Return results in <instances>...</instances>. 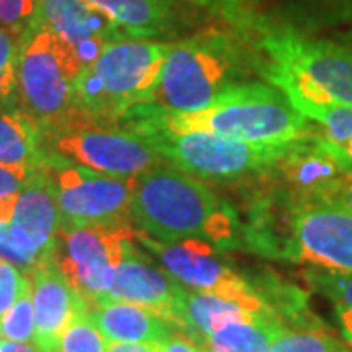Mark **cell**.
<instances>
[{
    "mask_svg": "<svg viewBox=\"0 0 352 352\" xmlns=\"http://www.w3.org/2000/svg\"><path fill=\"white\" fill-rule=\"evenodd\" d=\"M127 124H149L170 131H208L223 138L263 145H288L317 133L288 96L270 82H239L226 88L200 112H168L149 102L131 108L120 120Z\"/></svg>",
    "mask_w": 352,
    "mask_h": 352,
    "instance_id": "6da1fadb",
    "label": "cell"
},
{
    "mask_svg": "<svg viewBox=\"0 0 352 352\" xmlns=\"http://www.w3.org/2000/svg\"><path fill=\"white\" fill-rule=\"evenodd\" d=\"M129 219L141 233L163 243L201 239L233 247L239 231L235 214L204 182L166 166L135 176Z\"/></svg>",
    "mask_w": 352,
    "mask_h": 352,
    "instance_id": "7a4b0ae2",
    "label": "cell"
},
{
    "mask_svg": "<svg viewBox=\"0 0 352 352\" xmlns=\"http://www.w3.org/2000/svg\"><path fill=\"white\" fill-rule=\"evenodd\" d=\"M252 50L258 55V73L298 110L307 104L352 106L351 47L266 20Z\"/></svg>",
    "mask_w": 352,
    "mask_h": 352,
    "instance_id": "3957f363",
    "label": "cell"
},
{
    "mask_svg": "<svg viewBox=\"0 0 352 352\" xmlns=\"http://www.w3.org/2000/svg\"><path fill=\"white\" fill-rule=\"evenodd\" d=\"M252 71H258V55L247 41L231 30L208 28L173 43L153 102L168 112H200Z\"/></svg>",
    "mask_w": 352,
    "mask_h": 352,
    "instance_id": "277c9868",
    "label": "cell"
},
{
    "mask_svg": "<svg viewBox=\"0 0 352 352\" xmlns=\"http://www.w3.org/2000/svg\"><path fill=\"white\" fill-rule=\"evenodd\" d=\"M173 41L120 39L108 43L75 80V122H116L131 108L149 104L161 80Z\"/></svg>",
    "mask_w": 352,
    "mask_h": 352,
    "instance_id": "5b68a950",
    "label": "cell"
},
{
    "mask_svg": "<svg viewBox=\"0 0 352 352\" xmlns=\"http://www.w3.org/2000/svg\"><path fill=\"white\" fill-rule=\"evenodd\" d=\"M122 127L147 141L164 163L173 164V168L212 182L245 180L254 175L268 176L289 147V143L263 145L208 131H170L149 124Z\"/></svg>",
    "mask_w": 352,
    "mask_h": 352,
    "instance_id": "8992f818",
    "label": "cell"
},
{
    "mask_svg": "<svg viewBox=\"0 0 352 352\" xmlns=\"http://www.w3.org/2000/svg\"><path fill=\"white\" fill-rule=\"evenodd\" d=\"M80 71L75 53L47 28H25L18 47L16 98L41 133L76 120L75 80Z\"/></svg>",
    "mask_w": 352,
    "mask_h": 352,
    "instance_id": "52a82bcc",
    "label": "cell"
},
{
    "mask_svg": "<svg viewBox=\"0 0 352 352\" xmlns=\"http://www.w3.org/2000/svg\"><path fill=\"white\" fill-rule=\"evenodd\" d=\"M127 226H67L61 223L50 256L67 282L94 305L112 286L118 264L133 245Z\"/></svg>",
    "mask_w": 352,
    "mask_h": 352,
    "instance_id": "ba28073f",
    "label": "cell"
},
{
    "mask_svg": "<svg viewBox=\"0 0 352 352\" xmlns=\"http://www.w3.org/2000/svg\"><path fill=\"white\" fill-rule=\"evenodd\" d=\"M286 196V194H284ZM278 261L352 272V214L329 204H296L286 196Z\"/></svg>",
    "mask_w": 352,
    "mask_h": 352,
    "instance_id": "9c48e42d",
    "label": "cell"
},
{
    "mask_svg": "<svg viewBox=\"0 0 352 352\" xmlns=\"http://www.w3.org/2000/svg\"><path fill=\"white\" fill-rule=\"evenodd\" d=\"M55 190L61 223L126 226L135 176H110L47 153L41 164Z\"/></svg>",
    "mask_w": 352,
    "mask_h": 352,
    "instance_id": "30bf717a",
    "label": "cell"
},
{
    "mask_svg": "<svg viewBox=\"0 0 352 352\" xmlns=\"http://www.w3.org/2000/svg\"><path fill=\"white\" fill-rule=\"evenodd\" d=\"M45 151L85 168L110 176H139L164 163L147 141L127 131L100 124L69 122L43 133Z\"/></svg>",
    "mask_w": 352,
    "mask_h": 352,
    "instance_id": "8fae6325",
    "label": "cell"
},
{
    "mask_svg": "<svg viewBox=\"0 0 352 352\" xmlns=\"http://www.w3.org/2000/svg\"><path fill=\"white\" fill-rule=\"evenodd\" d=\"M135 239L143 247H147L159 258V263L163 264L164 270L176 278L182 286L198 292H212L221 298L239 302L252 314L276 315L272 307L264 302L254 284L237 274L217 254V247H214L212 243L201 239L163 243V241L151 239L141 231L135 233Z\"/></svg>",
    "mask_w": 352,
    "mask_h": 352,
    "instance_id": "7c38bea8",
    "label": "cell"
},
{
    "mask_svg": "<svg viewBox=\"0 0 352 352\" xmlns=\"http://www.w3.org/2000/svg\"><path fill=\"white\" fill-rule=\"evenodd\" d=\"M30 24L47 28L75 53L82 69L94 63L112 41L131 39L108 16L90 8L85 0H39Z\"/></svg>",
    "mask_w": 352,
    "mask_h": 352,
    "instance_id": "4fadbf2b",
    "label": "cell"
},
{
    "mask_svg": "<svg viewBox=\"0 0 352 352\" xmlns=\"http://www.w3.org/2000/svg\"><path fill=\"white\" fill-rule=\"evenodd\" d=\"M270 175L280 178V190L296 204H321L331 190L351 175L329 149L323 133L289 143ZM268 175V176H270Z\"/></svg>",
    "mask_w": 352,
    "mask_h": 352,
    "instance_id": "5bb4252c",
    "label": "cell"
},
{
    "mask_svg": "<svg viewBox=\"0 0 352 352\" xmlns=\"http://www.w3.org/2000/svg\"><path fill=\"white\" fill-rule=\"evenodd\" d=\"M28 274L36 314V335L32 344L39 352H59L67 327L80 311L90 309V305L67 282L50 252Z\"/></svg>",
    "mask_w": 352,
    "mask_h": 352,
    "instance_id": "9a60e30c",
    "label": "cell"
},
{
    "mask_svg": "<svg viewBox=\"0 0 352 352\" xmlns=\"http://www.w3.org/2000/svg\"><path fill=\"white\" fill-rule=\"evenodd\" d=\"M186 286H182L168 272L141 258L131 245L126 256L118 264L112 286L106 292L104 300L127 302L143 305L157 315H161L173 329L180 327V305Z\"/></svg>",
    "mask_w": 352,
    "mask_h": 352,
    "instance_id": "2e32d148",
    "label": "cell"
},
{
    "mask_svg": "<svg viewBox=\"0 0 352 352\" xmlns=\"http://www.w3.org/2000/svg\"><path fill=\"white\" fill-rule=\"evenodd\" d=\"M59 227L61 212L55 190L45 168L39 166L16 196L12 217L8 221L10 237L18 251L36 266L51 251Z\"/></svg>",
    "mask_w": 352,
    "mask_h": 352,
    "instance_id": "e0dca14e",
    "label": "cell"
},
{
    "mask_svg": "<svg viewBox=\"0 0 352 352\" xmlns=\"http://www.w3.org/2000/svg\"><path fill=\"white\" fill-rule=\"evenodd\" d=\"M90 8L108 16L127 38H170L182 25L180 0H85Z\"/></svg>",
    "mask_w": 352,
    "mask_h": 352,
    "instance_id": "ac0fdd59",
    "label": "cell"
},
{
    "mask_svg": "<svg viewBox=\"0 0 352 352\" xmlns=\"http://www.w3.org/2000/svg\"><path fill=\"white\" fill-rule=\"evenodd\" d=\"M90 317L108 340L163 344L173 335V327L161 315L135 303L96 302L90 305Z\"/></svg>",
    "mask_w": 352,
    "mask_h": 352,
    "instance_id": "d6986e66",
    "label": "cell"
},
{
    "mask_svg": "<svg viewBox=\"0 0 352 352\" xmlns=\"http://www.w3.org/2000/svg\"><path fill=\"white\" fill-rule=\"evenodd\" d=\"M47 157L39 126L20 108H0V163L39 168Z\"/></svg>",
    "mask_w": 352,
    "mask_h": 352,
    "instance_id": "ffe728a7",
    "label": "cell"
},
{
    "mask_svg": "<svg viewBox=\"0 0 352 352\" xmlns=\"http://www.w3.org/2000/svg\"><path fill=\"white\" fill-rule=\"evenodd\" d=\"M288 331L276 315H249L227 321L206 342L208 352H270L274 340Z\"/></svg>",
    "mask_w": 352,
    "mask_h": 352,
    "instance_id": "44dd1931",
    "label": "cell"
},
{
    "mask_svg": "<svg viewBox=\"0 0 352 352\" xmlns=\"http://www.w3.org/2000/svg\"><path fill=\"white\" fill-rule=\"evenodd\" d=\"M180 2H186L194 8H200L204 12L219 18L235 36L247 41L251 47L266 24L258 0H180Z\"/></svg>",
    "mask_w": 352,
    "mask_h": 352,
    "instance_id": "7402d4cb",
    "label": "cell"
},
{
    "mask_svg": "<svg viewBox=\"0 0 352 352\" xmlns=\"http://www.w3.org/2000/svg\"><path fill=\"white\" fill-rule=\"evenodd\" d=\"M300 112L317 126L327 139L352 138V106L346 104H307Z\"/></svg>",
    "mask_w": 352,
    "mask_h": 352,
    "instance_id": "603a6c76",
    "label": "cell"
},
{
    "mask_svg": "<svg viewBox=\"0 0 352 352\" xmlns=\"http://www.w3.org/2000/svg\"><path fill=\"white\" fill-rule=\"evenodd\" d=\"M22 34L0 25V108L18 106L16 98V63Z\"/></svg>",
    "mask_w": 352,
    "mask_h": 352,
    "instance_id": "cb8c5ba5",
    "label": "cell"
},
{
    "mask_svg": "<svg viewBox=\"0 0 352 352\" xmlns=\"http://www.w3.org/2000/svg\"><path fill=\"white\" fill-rule=\"evenodd\" d=\"M108 342L90 317V309L80 311L61 337L59 352H106Z\"/></svg>",
    "mask_w": 352,
    "mask_h": 352,
    "instance_id": "d4e9b609",
    "label": "cell"
},
{
    "mask_svg": "<svg viewBox=\"0 0 352 352\" xmlns=\"http://www.w3.org/2000/svg\"><path fill=\"white\" fill-rule=\"evenodd\" d=\"M270 352H351L329 331H284L272 344Z\"/></svg>",
    "mask_w": 352,
    "mask_h": 352,
    "instance_id": "484cf974",
    "label": "cell"
},
{
    "mask_svg": "<svg viewBox=\"0 0 352 352\" xmlns=\"http://www.w3.org/2000/svg\"><path fill=\"white\" fill-rule=\"evenodd\" d=\"M0 327L6 340L16 342H32L36 335V314L32 302V282L6 314L0 317Z\"/></svg>",
    "mask_w": 352,
    "mask_h": 352,
    "instance_id": "4316f807",
    "label": "cell"
},
{
    "mask_svg": "<svg viewBox=\"0 0 352 352\" xmlns=\"http://www.w3.org/2000/svg\"><path fill=\"white\" fill-rule=\"evenodd\" d=\"M309 286L331 300L335 309H352V272L311 268L305 272Z\"/></svg>",
    "mask_w": 352,
    "mask_h": 352,
    "instance_id": "83f0119b",
    "label": "cell"
},
{
    "mask_svg": "<svg viewBox=\"0 0 352 352\" xmlns=\"http://www.w3.org/2000/svg\"><path fill=\"white\" fill-rule=\"evenodd\" d=\"M30 286V274L20 266L0 258V317L20 300Z\"/></svg>",
    "mask_w": 352,
    "mask_h": 352,
    "instance_id": "f1b7e54d",
    "label": "cell"
},
{
    "mask_svg": "<svg viewBox=\"0 0 352 352\" xmlns=\"http://www.w3.org/2000/svg\"><path fill=\"white\" fill-rule=\"evenodd\" d=\"M38 4L39 0H0V25L24 34L38 10Z\"/></svg>",
    "mask_w": 352,
    "mask_h": 352,
    "instance_id": "f546056e",
    "label": "cell"
},
{
    "mask_svg": "<svg viewBox=\"0 0 352 352\" xmlns=\"http://www.w3.org/2000/svg\"><path fill=\"white\" fill-rule=\"evenodd\" d=\"M36 168L30 166H14L0 163V200L16 198L20 190L28 184Z\"/></svg>",
    "mask_w": 352,
    "mask_h": 352,
    "instance_id": "4dcf8cb0",
    "label": "cell"
},
{
    "mask_svg": "<svg viewBox=\"0 0 352 352\" xmlns=\"http://www.w3.org/2000/svg\"><path fill=\"white\" fill-rule=\"evenodd\" d=\"M0 258L16 264V266H20L25 272H30V270L34 268V264L30 263V258L24 256L22 252L18 251V247L14 245L12 237H10L8 223H2V226H0Z\"/></svg>",
    "mask_w": 352,
    "mask_h": 352,
    "instance_id": "1f68e13d",
    "label": "cell"
},
{
    "mask_svg": "<svg viewBox=\"0 0 352 352\" xmlns=\"http://www.w3.org/2000/svg\"><path fill=\"white\" fill-rule=\"evenodd\" d=\"M321 204H329V206H337L352 214V175H349L344 180H340L335 188L327 194V198Z\"/></svg>",
    "mask_w": 352,
    "mask_h": 352,
    "instance_id": "d6a6232c",
    "label": "cell"
},
{
    "mask_svg": "<svg viewBox=\"0 0 352 352\" xmlns=\"http://www.w3.org/2000/svg\"><path fill=\"white\" fill-rule=\"evenodd\" d=\"M161 352H206V349L188 335L173 331V335L161 344Z\"/></svg>",
    "mask_w": 352,
    "mask_h": 352,
    "instance_id": "836d02e7",
    "label": "cell"
},
{
    "mask_svg": "<svg viewBox=\"0 0 352 352\" xmlns=\"http://www.w3.org/2000/svg\"><path fill=\"white\" fill-rule=\"evenodd\" d=\"M106 352H161V344H145V342H118V340H108Z\"/></svg>",
    "mask_w": 352,
    "mask_h": 352,
    "instance_id": "e575fe53",
    "label": "cell"
},
{
    "mask_svg": "<svg viewBox=\"0 0 352 352\" xmlns=\"http://www.w3.org/2000/svg\"><path fill=\"white\" fill-rule=\"evenodd\" d=\"M0 352H39L32 342H16V340H2Z\"/></svg>",
    "mask_w": 352,
    "mask_h": 352,
    "instance_id": "d590c367",
    "label": "cell"
},
{
    "mask_svg": "<svg viewBox=\"0 0 352 352\" xmlns=\"http://www.w3.org/2000/svg\"><path fill=\"white\" fill-rule=\"evenodd\" d=\"M14 201H16V198L0 200V226L10 221V217H12V210H14Z\"/></svg>",
    "mask_w": 352,
    "mask_h": 352,
    "instance_id": "8d00e7d4",
    "label": "cell"
},
{
    "mask_svg": "<svg viewBox=\"0 0 352 352\" xmlns=\"http://www.w3.org/2000/svg\"><path fill=\"white\" fill-rule=\"evenodd\" d=\"M2 337H4V335H2V327H0V342H2Z\"/></svg>",
    "mask_w": 352,
    "mask_h": 352,
    "instance_id": "74e56055",
    "label": "cell"
},
{
    "mask_svg": "<svg viewBox=\"0 0 352 352\" xmlns=\"http://www.w3.org/2000/svg\"><path fill=\"white\" fill-rule=\"evenodd\" d=\"M349 38H351V43H352V30H351V34H349Z\"/></svg>",
    "mask_w": 352,
    "mask_h": 352,
    "instance_id": "f35d334b",
    "label": "cell"
},
{
    "mask_svg": "<svg viewBox=\"0 0 352 352\" xmlns=\"http://www.w3.org/2000/svg\"><path fill=\"white\" fill-rule=\"evenodd\" d=\"M206 352H208V351H206Z\"/></svg>",
    "mask_w": 352,
    "mask_h": 352,
    "instance_id": "ab89813d",
    "label": "cell"
}]
</instances>
